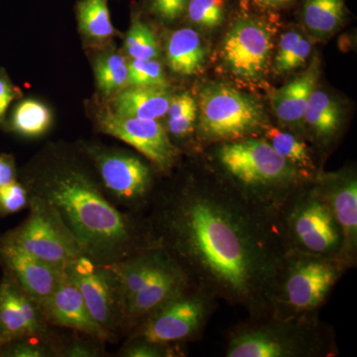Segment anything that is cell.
<instances>
[{
  "label": "cell",
  "instance_id": "6da1fadb",
  "mask_svg": "<svg viewBox=\"0 0 357 357\" xmlns=\"http://www.w3.org/2000/svg\"><path fill=\"white\" fill-rule=\"evenodd\" d=\"M164 234L201 288L260 312L287 253L278 213L238 191L192 185L170 201Z\"/></svg>",
  "mask_w": 357,
  "mask_h": 357
},
{
  "label": "cell",
  "instance_id": "7a4b0ae2",
  "mask_svg": "<svg viewBox=\"0 0 357 357\" xmlns=\"http://www.w3.org/2000/svg\"><path fill=\"white\" fill-rule=\"evenodd\" d=\"M39 198L58 211L84 255L107 261L128 246V220L83 173L70 170L55 176Z\"/></svg>",
  "mask_w": 357,
  "mask_h": 357
},
{
  "label": "cell",
  "instance_id": "3957f363",
  "mask_svg": "<svg viewBox=\"0 0 357 357\" xmlns=\"http://www.w3.org/2000/svg\"><path fill=\"white\" fill-rule=\"evenodd\" d=\"M217 156L223 171L237 185V191L274 213H278L307 175L262 138L222 143Z\"/></svg>",
  "mask_w": 357,
  "mask_h": 357
},
{
  "label": "cell",
  "instance_id": "277c9868",
  "mask_svg": "<svg viewBox=\"0 0 357 357\" xmlns=\"http://www.w3.org/2000/svg\"><path fill=\"white\" fill-rule=\"evenodd\" d=\"M199 137L206 142H231L263 134L270 126L262 103L227 84L204 86L198 100Z\"/></svg>",
  "mask_w": 357,
  "mask_h": 357
},
{
  "label": "cell",
  "instance_id": "5b68a950",
  "mask_svg": "<svg viewBox=\"0 0 357 357\" xmlns=\"http://www.w3.org/2000/svg\"><path fill=\"white\" fill-rule=\"evenodd\" d=\"M335 257L287 251L279 268L270 306L285 311V319H299L321 306L335 285L340 267Z\"/></svg>",
  "mask_w": 357,
  "mask_h": 357
},
{
  "label": "cell",
  "instance_id": "8992f818",
  "mask_svg": "<svg viewBox=\"0 0 357 357\" xmlns=\"http://www.w3.org/2000/svg\"><path fill=\"white\" fill-rule=\"evenodd\" d=\"M289 197L278 213L279 229L287 251L335 257L342 244V234L316 187Z\"/></svg>",
  "mask_w": 357,
  "mask_h": 357
},
{
  "label": "cell",
  "instance_id": "52a82bcc",
  "mask_svg": "<svg viewBox=\"0 0 357 357\" xmlns=\"http://www.w3.org/2000/svg\"><path fill=\"white\" fill-rule=\"evenodd\" d=\"M275 32L264 16L239 14L220 44V62L227 74L245 84L264 81L271 66Z\"/></svg>",
  "mask_w": 357,
  "mask_h": 357
},
{
  "label": "cell",
  "instance_id": "ba28073f",
  "mask_svg": "<svg viewBox=\"0 0 357 357\" xmlns=\"http://www.w3.org/2000/svg\"><path fill=\"white\" fill-rule=\"evenodd\" d=\"M7 239L29 255L62 269L84 255L58 211L39 197L31 202L28 220Z\"/></svg>",
  "mask_w": 357,
  "mask_h": 357
},
{
  "label": "cell",
  "instance_id": "9c48e42d",
  "mask_svg": "<svg viewBox=\"0 0 357 357\" xmlns=\"http://www.w3.org/2000/svg\"><path fill=\"white\" fill-rule=\"evenodd\" d=\"M100 126L103 132L135 148L162 170L170 169L177 160L178 150L171 142L165 128L155 119L107 112L100 116Z\"/></svg>",
  "mask_w": 357,
  "mask_h": 357
},
{
  "label": "cell",
  "instance_id": "30bf717a",
  "mask_svg": "<svg viewBox=\"0 0 357 357\" xmlns=\"http://www.w3.org/2000/svg\"><path fill=\"white\" fill-rule=\"evenodd\" d=\"M319 196L328 204L337 223L342 244L335 258L351 264L356 257L357 245V181L352 173L328 174L319 178L316 185Z\"/></svg>",
  "mask_w": 357,
  "mask_h": 357
},
{
  "label": "cell",
  "instance_id": "8fae6325",
  "mask_svg": "<svg viewBox=\"0 0 357 357\" xmlns=\"http://www.w3.org/2000/svg\"><path fill=\"white\" fill-rule=\"evenodd\" d=\"M314 340L293 326H262L241 331L230 340L229 357H294L314 354Z\"/></svg>",
  "mask_w": 357,
  "mask_h": 357
},
{
  "label": "cell",
  "instance_id": "7c38bea8",
  "mask_svg": "<svg viewBox=\"0 0 357 357\" xmlns=\"http://www.w3.org/2000/svg\"><path fill=\"white\" fill-rule=\"evenodd\" d=\"M206 312L208 304L203 296L181 294L151 312L142 337L157 344L184 340L203 325Z\"/></svg>",
  "mask_w": 357,
  "mask_h": 357
},
{
  "label": "cell",
  "instance_id": "4fadbf2b",
  "mask_svg": "<svg viewBox=\"0 0 357 357\" xmlns=\"http://www.w3.org/2000/svg\"><path fill=\"white\" fill-rule=\"evenodd\" d=\"M0 256L13 280L40 306L49 300L64 275L65 269L29 255L7 238L0 244Z\"/></svg>",
  "mask_w": 357,
  "mask_h": 357
},
{
  "label": "cell",
  "instance_id": "5bb4252c",
  "mask_svg": "<svg viewBox=\"0 0 357 357\" xmlns=\"http://www.w3.org/2000/svg\"><path fill=\"white\" fill-rule=\"evenodd\" d=\"M65 273L79 289L93 319L109 331L114 324L117 300L109 268L96 264L89 256L82 255L66 266Z\"/></svg>",
  "mask_w": 357,
  "mask_h": 357
},
{
  "label": "cell",
  "instance_id": "9a60e30c",
  "mask_svg": "<svg viewBox=\"0 0 357 357\" xmlns=\"http://www.w3.org/2000/svg\"><path fill=\"white\" fill-rule=\"evenodd\" d=\"M36 303L13 279L0 284V340L2 344L43 332Z\"/></svg>",
  "mask_w": 357,
  "mask_h": 357
},
{
  "label": "cell",
  "instance_id": "2e32d148",
  "mask_svg": "<svg viewBox=\"0 0 357 357\" xmlns=\"http://www.w3.org/2000/svg\"><path fill=\"white\" fill-rule=\"evenodd\" d=\"M96 163L105 187L117 198L137 202L151 185L149 167L138 157L128 154H100Z\"/></svg>",
  "mask_w": 357,
  "mask_h": 357
},
{
  "label": "cell",
  "instance_id": "e0dca14e",
  "mask_svg": "<svg viewBox=\"0 0 357 357\" xmlns=\"http://www.w3.org/2000/svg\"><path fill=\"white\" fill-rule=\"evenodd\" d=\"M42 307L48 319L56 325L102 340L109 337V331L91 316L79 289L65 272L57 288Z\"/></svg>",
  "mask_w": 357,
  "mask_h": 357
},
{
  "label": "cell",
  "instance_id": "ac0fdd59",
  "mask_svg": "<svg viewBox=\"0 0 357 357\" xmlns=\"http://www.w3.org/2000/svg\"><path fill=\"white\" fill-rule=\"evenodd\" d=\"M185 278L187 276L182 268L169 258L162 257L145 285L124 310L130 316L151 314L162 305L183 294Z\"/></svg>",
  "mask_w": 357,
  "mask_h": 357
},
{
  "label": "cell",
  "instance_id": "d6986e66",
  "mask_svg": "<svg viewBox=\"0 0 357 357\" xmlns=\"http://www.w3.org/2000/svg\"><path fill=\"white\" fill-rule=\"evenodd\" d=\"M319 66L318 58L314 57L302 75L274 91L271 96L272 109L282 123L297 126L304 121L307 102L321 74Z\"/></svg>",
  "mask_w": 357,
  "mask_h": 357
},
{
  "label": "cell",
  "instance_id": "ffe728a7",
  "mask_svg": "<svg viewBox=\"0 0 357 357\" xmlns=\"http://www.w3.org/2000/svg\"><path fill=\"white\" fill-rule=\"evenodd\" d=\"M166 60L175 74L197 76L206 67V45L199 33L192 28L175 30L167 40Z\"/></svg>",
  "mask_w": 357,
  "mask_h": 357
},
{
  "label": "cell",
  "instance_id": "44dd1931",
  "mask_svg": "<svg viewBox=\"0 0 357 357\" xmlns=\"http://www.w3.org/2000/svg\"><path fill=\"white\" fill-rule=\"evenodd\" d=\"M172 98L168 89L128 86L116 93L114 112L124 116L158 121L167 114Z\"/></svg>",
  "mask_w": 357,
  "mask_h": 357
},
{
  "label": "cell",
  "instance_id": "7402d4cb",
  "mask_svg": "<svg viewBox=\"0 0 357 357\" xmlns=\"http://www.w3.org/2000/svg\"><path fill=\"white\" fill-rule=\"evenodd\" d=\"M162 257L161 255L143 256L107 267L114 278L117 301L123 309L145 285Z\"/></svg>",
  "mask_w": 357,
  "mask_h": 357
},
{
  "label": "cell",
  "instance_id": "603a6c76",
  "mask_svg": "<svg viewBox=\"0 0 357 357\" xmlns=\"http://www.w3.org/2000/svg\"><path fill=\"white\" fill-rule=\"evenodd\" d=\"M304 121L317 138L328 140L342 126V107L333 96L316 88L307 102Z\"/></svg>",
  "mask_w": 357,
  "mask_h": 357
},
{
  "label": "cell",
  "instance_id": "cb8c5ba5",
  "mask_svg": "<svg viewBox=\"0 0 357 357\" xmlns=\"http://www.w3.org/2000/svg\"><path fill=\"white\" fill-rule=\"evenodd\" d=\"M347 17L345 0H305L302 20L307 31L318 38L333 34Z\"/></svg>",
  "mask_w": 357,
  "mask_h": 357
},
{
  "label": "cell",
  "instance_id": "d4e9b609",
  "mask_svg": "<svg viewBox=\"0 0 357 357\" xmlns=\"http://www.w3.org/2000/svg\"><path fill=\"white\" fill-rule=\"evenodd\" d=\"M77 16L79 29L89 38L107 40L114 35L109 0H79Z\"/></svg>",
  "mask_w": 357,
  "mask_h": 357
},
{
  "label": "cell",
  "instance_id": "484cf974",
  "mask_svg": "<svg viewBox=\"0 0 357 357\" xmlns=\"http://www.w3.org/2000/svg\"><path fill=\"white\" fill-rule=\"evenodd\" d=\"M312 44L300 32H286L279 40L274 59V70L278 74H286L304 67L311 55Z\"/></svg>",
  "mask_w": 357,
  "mask_h": 357
},
{
  "label": "cell",
  "instance_id": "4316f807",
  "mask_svg": "<svg viewBox=\"0 0 357 357\" xmlns=\"http://www.w3.org/2000/svg\"><path fill=\"white\" fill-rule=\"evenodd\" d=\"M96 84L105 96L117 93L128 86V62L117 53L105 54L96 59Z\"/></svg>",
  "mask_w": 357,
  "mask_h": 357
},
{
  "label": "cell",
  "instance_id": "83f0119b",
  "mask_svg": "<svg viewBox=\"0 0 357 357\" xmlns=\"http://www.w3.org/2000/svg\"><path fill=\"white\" fill-rule=\"evenodd\" d=\"M265 138L275 151L307 174L314 169L311 154L306 143L292 133L269 126L265 129Z\"/></svg>",
  "mask_w": 357,
  "mask_h": 357
},
{
  "label": "cell",
  "instance_id": "f1b7e54d",
  "mask_svg": "<svg viewBox=\"0 0 357 357\" xmlns=\"http://www.w3.org/2000/svg\"><path fill=\"white\" fill-rule=\"evenodd\" d=\"M198 114V102L189 91L173 96L166 114L169 133L178 138L187 137L194 132Z\"/></svg>",
  "mask_w": 357,
  "mask_h": 357
},
{
  "label": "cell",
  "instance_id": "f546056e",
  "mask_svg": "<svg viewBox=\"0 0 357 357\" xmlns=\"http://www.w3.org/2000/svg\"><path fill=\"white\" fill-rule=\"evenodd\" d=\"M52 114L43 103L34 100H23L14 110L13 124L22 135L39 136L50 126Z\"/></svg>",
  "mask_w": 357,
  "mask_h": 357
},
{
  "label": "cell",
  "instance_id": "4dcf8cb0",
  "mask_svg": "<svg viewBox=\"0 0 357 357\" xmlns=\"http://www.w3.org/2000/svg\"><path fill=\"white\" fill-rule=\"evenodd\" d=\"M124 50L130 59L152 60L160 56L158 40L152 28L147 23L136 17L129 28Z\"/></svg>",
  "mask_w": 357,
  "mask_h": 357
},
{
  "label": "cell",
  "instance_id": "1f68e13d",
  "mask_svg": "<svg viewBox=\"0 0 357 357\" xmlns=\"http://www.w3.org/2000/svg\"><path fill=\"white\" fill-rule=\"evenodd\" d=\"M227 13L225 0H189L185 16L199 29L213 31L223 24Z\"/></svg>",
  "mask_w": 357,
  "mask_h": 357
},
{
  "label": "cell",
  "instance_id": "d6a6232c",
  "mask_svg": "<svg viewBox=\"0 0 357 357\" xmlns=\"http://www.w3.org/2000/svg\"><path fill=\"white\" fill-rule=\"evenodd\" d=\"M128 84L140 88H169L165 72L156 59H131L128 62Z\"/></svg>",
  "mask_w": 357,
  "mask_h": 357
},
{
  "label": "cell",
  "instance_id": "836d02e7",
  "mask_svg": "<svg viewBox=\"0 0 357 357\" xmlns=\"http://www.w3.org/2000/svg\"><path fill=\"white\" fill-rule=\"evenodd\" d=\"M27 192L20 183L13 182L0 187V215L18 213L27 204Z\"/></svg>",
  "mask_w": 357,
  "mask_h": 357
},
{
  "label": "cell",
  "instance_id": "e575fe53",
  "mask_svg": "<svg viewBox=\"0 0 357 357\" xmlns=\"http://www.w3.org/2000/svg\"><path fill=\"white\" fill-rule=\"evenodd\" d=\"M189 0H148V10L162 22L174 23L184 17Z\"/></svg>",
  "mask_w": 357,
  "mask_h": 357
},
{
  "label": "cell",
  "instance_id": "d590c367",
  "mask_svg": "<svg viewBox=\"0 0 357 357\" xmlns=\"http://www.w3.org/2000/svg\"><path fill=\"white\" fill-rule=\"evenodd\" d=\"M161 344L143 340L142 342L132 344L126 351V356L129 357H160L165 356L166 351L160 347Z\"/></svg>",
  "mask_w": 357,
  "mask_h": 357
},
{
  "label": "cell",
  "instance_id": "8d00e7d4",
  "mask_svg": "<svg viewBox=\"0 0 357 357\" xmlns=\"http://www.w3.org/2000/svg\"><path fill=\"white\" fill-rule=\"evenodd\" d=\"M6 356L14 357H40L43 356V351L37 344L22 342L14 345L10 351H7Z\"/></svg>",
  "mask_w": 357,
  "mask_h": 357
},
{
  "label": "cell",
  "instance_id": "74e56055",
  "mask_svg": "<svg viewBox=\"0 0 357 357\" xmlns=\"http://www.w3.org/2000/svg\"><path fill=\"white\" fill-rule=\"evenodd\" d=\"M14 93L13 86L3 77H0V121L3 119L10 103L13 102Z\"/></svg>",
  "mask_w": 357,
  "mask_h": 357
},
{
  "label": "cell",
  "instance_id": "f35d334b",
  "mask_svg": "<svg viewBox=\"0 0 357 357\" xmlns=\"http://www.w3.org/2000/svg\"><path fill=\"white\" fill-rule=\"evenodd\" d=\"M15 181V169L13 159L9 156H0V187Z\"/></svg>",
  "mask_w": 357,
  "mask_h": 357
},
{
  "label": "cell",
  "instance_id": "ab89813d",
  "mask_svg": "<svg viewBox=\"0 0 357 357\" xmlns=\"http://www.w3.org/2000/svg\"><path fill=\"white\" fill-rule=\"evenodd\" d=\"M258 6L267 10H277L293 4L296 0H253Z\"/></svg>",
  "mask_w": 357,
  "mask_h": 357
},
{
  "label": "cell",
  "instance_id": "60d3db41",
  "mask_svg": "<svg viewBox=\"0 0 357 357\" xmlns=\"http://www.w3.org/2000/svg\"><path fill=\"white\" fill-rule=\"evenodd\" d=\"M96 356L95 351L89 349L86 344H76L70 347L67 351V356L89 357Z\"/></svg>",
  "mask_w": 357,
  "mask_h": 357
},
{
  "label": "cell",
  "instance_id": "b9f144b4",
  "mask_svg": "<svg viewBox=\"0 0 357 357\" xmlns=\"http://www.w3.org/2000/svg\"><path fill=\"white\" fill-rule=\"evenodd\" d=\"M0 345H2L1 340H0Z\"/></svg>",
  "mask_w": 357,
  "mask_h": 357
}]
</instances>
